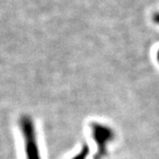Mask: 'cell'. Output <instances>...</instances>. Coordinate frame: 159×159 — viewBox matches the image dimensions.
<instances>
[{"mask_svg":"<svg viewBox=\"0 0 159 159\" xmlns=\"http://www.w3.org/2000/svg\"><path fill=\"white\" fill-rule=\"evenodd\" d=\"M22 133L25 141V153L27 159H40L39 149L37 145V138L35 133V127L31 117L22 116L19 121Z\"/></svg>","mask_w":159,"mask_h":159,"instance_id":"1","label":"cell"},{"mask_svg":"<svg viewBox=\"0 0 159 159\" xmlns=\"http://www.w3.org/2000/svg\"><path fill=\"white\" fill-rule=\"evenodd\" d=\"M91 131L93 139L97 143L98 146V153L95 156V159H101L106 155V146L107 143L113 139L114 132L113 130L106 125H101L98 123L91 124Z\"/></svg>","mask_w":159,"mask_h":159,"instance_id":"2","label":"cell"},{"mask_svg":"<svg viewBox=\"0 0 159 159\" xmlns=\"http://www.w3.org/2000/svg\"><path fill=\"white\" fill-rule=\"evenodd\" d=\"M88 154H89V147L87 145H84L82 148V150L80 151V153L77 154L74 158H71V159H86V157L88 156Z\"/></svg>","mask_w":159,"mask_h":159,"instance_id":"3","label":"cell"},{"mask_svg":"<svg viewBox=\"0 0 159 159\" xmlns=\"http://www.w3.org/2000/svg\"><path fill=\"white\" fill-rule=\"evenodd\" d=\"M153 21L156 24L159 25V12H155V14L153 15Z\"/></svg>","mask_w":159,"mask_h":159,"instance_id":"4","label":"cell"},{"mask_svg":"<svg viewBox=\"0 0 159 159\" xmlns=\"http://www.w3.org/2000/svg\"><path fill=\"white\" fill-rule=\"evenodd\" d=\"M156 58H157V61L159 62V50L157 51V54H156Z\"/></svg>","mask_w":159,"mask_h":159,"instance_id":"5","label":"cell"}]
</instances>
